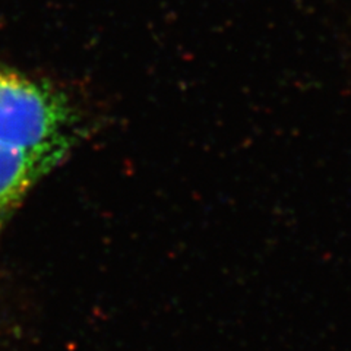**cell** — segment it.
Instances as JSON below:
<instances>
[{
  "instance_id": "6da1fadb",
  "label": "cell",
  "mask_w": 351,
  "mask_h": 351,
  "mask_svg": "<svg viewBox=\"0 0 351 351\" xmlns=\"http://www.w3.org/2000/svg\"><path fill=\"white\" fill-rule=\"evenodd\" d=\"M86 130L81 108L68 94L0 64V145L71 152Z\"/></svg>"
},
{
  "instance_id": "7a4b0ae2",
  "label": "cell",
  "mask_w": 351,
  "mask_h": 351,
  "mask_svg": "<svg viewBox=\"0 0 351 351\" xmlns=\"http://www.w3.org/2000/svg\"><path fill=\"white\" fill-rule=\"evenodd\" d=\"M68 156L63 149L25 151L0 145V226L44 176Z\"/></svg>"
}]
</instances>
